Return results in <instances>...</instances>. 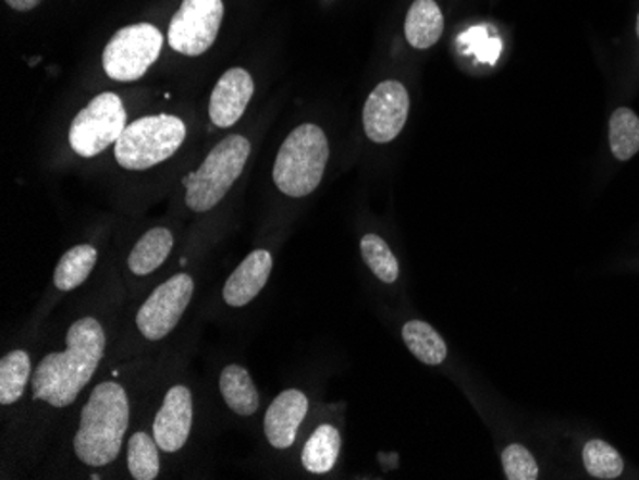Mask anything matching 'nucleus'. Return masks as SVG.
<instances>
[{
	"label": "nucleus",
	"instance_id": "obj_1",
	"mask_svg": "<svg viewBox=\"0 0 639 480\" xmlns=\"http://www.w3.org/2000/svg\"><path fill=\"white\" fill-rule=\"evenodd\" d=\"M106 350L102 325L95 318H81L67 330V348L40 360L33 373L35 401L65 408L77 401L81 391L98 370Z\"/></svg>",
	"mask_w": 639,
	"mask_h": 480
},
{
	"label": "nucleus",
	"instance_id": "obj_2",
	"mask_svg": "<svg viewBox=\"0 0 639 480\" xmlns=\"http://www.w3.org/2000/svg\"><path fill=\"white\" fill-rule=\"evenodd\" d=\"M128 427V398L118 383L96 386L81 411L79 431L73 439V448L83 464L103 467L121 452Z\"/></svg>",
	"mask_w": 639,
	"mask_h": 480
},
{
	"label": "nucleus",
	"instance_id": "obj_3",
	"mask_svg": "<svg viewBox=\"0 0 639 480\" xmlns=\"http://www.w3.org/2000/svg\"><path fill=\"white\" fill-rule=\"evenodd\" d=\"M330 146L324 131L312 123L297 126L278 151L274 182L282 194L305 197L312 194L324 176Z\"/></svg>",
	"mask_w": 639,
	"mask_h": 480
},
{
	"label": "nucleus",
	"instance_id": "obj_4",
	"mask_svg": "<svg viewBox=\"0 0 639 480\" xmlns=\"http://www.w3.org/2000/svg\"><path fill=\"white\" fill-rule=\"evenodd\" d=\"M251 144L242 134H232L217 144L198 171L184 179L186 205L196 213H206L221 204L234 182L244 173Z\"/></svg>",
	"mask_w": 639,
	"mask_h": 480
},
{
	"label": "nucleus",
	"instance_id": "obj_5",
	"mask_svg": "<svg viewBox=\"0 0 639 480\" xmlns=\"http://www.w3.org/2000/svg\"><path fill=\"white\" fill-rule=\"evenodd\" d=\"M186 138V125L174 115H148L126 125L115 143V159L128 171H146L173 158Z\"/></svg>",
	"mask_w": 639,
	"mask_h": 480
},
{
	"label": "nucleus",
	"instance_id": "obj_6",
	"mask_svg": "<svg viewBox=\"0 0 639 480\" xmlns=\"http://www.w3.org/2000/svg\"><path fill=\"white\" fill-rule=\"evenodd\" d=\"M163 48V35L156 25L135 24L119 29L103 48V72L121 83L143 79Z\"/></svg>",
	"mask_w": 639,
	"mask_h": 480
},
{
	"label": "nucleus",
	"instance_id": "obj_7",
	"mask_svg": "<svg viewBox=\"0 0 639 480\" xmlns=\"http://www.w3.org/2000/svg\"><path fill=\"white\" fill-rule=\"evenodd\" d=\"M126 128V110L115 93L96 96L70 126V144L81 158H96Z\"/></svg>",
	"mask_w": 639,
	"mask_h": 480
},
{
	"label": "nucleus",
	"instance_id": "obj_8",
	"mask_svg": "<svg viewBox=\"0 0 639 480\" xmlns=\"http://www.w3.org/2000/svg\"><path fill=\"white\" fill-rule=\"evenodd\" d=\"M222 0H182L169 25V45L184 56H201L213 47L221 29Z\"/></svg>",
	"mask_w": 639,
	"mask_h": 480
},
{
	"label": "nucleus",
	"instance_id": "obj_9",
	"mask_svg": "<svg viewBox=\"0 0 639 480\" xmlns=\"http://www.w3.org/2000/svg\"><path fill=\"white\" fill-rule=\"evenodd\" d=\"M192 295L194 280L188 274H176L159 285L136 315V325L144 337L150 341L165 339L181 322Z\"/></svg>",
	"mask_w": 639,
	"mask_h": 480
},
{
	"label": "nucleus",
	"instance_id": "obj_10",
	"mask_svg": "<svg viewBox=\"0 0 639 480\" xmlns=\"http://www.w3.org/2000/svg\"><path fill=\"white\" fill-rule=\"evenodd\" d=\"M410 113V95L398 81H383L364 106V131L371 143L388 144L403 133Z\"/></svg>",
	"mask_w": 639,
	"mask_h": 480
},
{
	"label": "nucleus",
	"instance_id": "obj_11",
	"mask_svg": "<svg viewBox=\"0 0 639 480\" xmlns=\"http://www.w3.org/2000/svg\"><path fill=\"white\" fill-rule=\"evenodd\" d=\"M192 393L188 386L176 385L165 394V401L153 421V439L165 452H179L192 431Z\"/></svg>",
	"mask_w": 639,
	"mask_h": 480
},
{
	"label": "nucleus",
	"instance_id": "obj_12",
	"mask_svg": "<svg viewBox=\"0 0 639 480\" xmlns=\"http://www.w3.org/2000/svg\"><path fill=\"white\" fill-rule=\"evenodd\" d=\"M255 93L251 75L242 67H232L222 75L209 102V118L221 128L236 125L247 110Z\"/></svg>",
	"mask_w": 639,
	"mask_h": 480
},
{
	"label": "nucleus",
	"instance_id": "obj_13",
	"mask_svg": "<svg viewBox=\"0 0 639 480\" xmlns=\"http://www.w3.org/2000/svg\"><path fill=\"white\" fill-rule=\"evenodd\" d=\"M307 411V396L297 389H290L278 394L265 416V434L269 439L270 446L278 450L293 446Z\"/></svg>",
	"mask_w": 639,
	"mask_h": 480
},
{
	"label": "nucleus",
	"instance_id": "obj_14",
	"mask_svg": "<svg viewBox=\"0 0 639 480\" xmlns=\"http://www.w3.org/2000/svg\"><path fill=\"white\" fill-rule=\"evenodd\" d=\"M270 272H272V255L269 251L259 249L247 255V259L234 270V274L229 278V282L222 290V297L226 300V305L236 308L249 305L269 282Z\"/></svg>",
	"mask_w": 639,
	"mask_h": 480
},
{
	"label": "nucleus",
	"instance_id": "obj_15",
	"mask_svg": "<svg viewBox=\"0 0 639 480\" xmlns=\"http://www.w3.org/2000/svg\"><path fill=\"white\" fill-rule=\"evenodd\" d=\"M444 32V17L434 0H416L404 22V35L411 48L426 50L439 42Z\"/></svg>",
	"mask_w": 639,
	"mask_h": 480
},
{
	"label": "nucleus",
	"instance_id": "obj_16",
	"mask_svg": "<svg viewBox=\"0 0 639 480\" xmlns=\"http://www.w3.org/2000/svg\"><path fill=\"white\" fill-rule=\"evenodd\" d=\"M221 394L226 406L237 416L249 418L259 409V393L249 371L230 364L221 373Z\"/></svg>",
	"mask_w": 639,
	"mask_h": 480
},
{
	"label": "nucleus",
	"instance_id": "obj_17",
	"mask_svg": "<svg viewBox=\"0 0 639 480\" xmlns=\"http://www.w3.org/2000/svg\"><path fill=\"white\" fill-rule=\"evenodd\" d=\"M173 249V234L167 229L146 232L128 255V268L135 276H148L158 270Z\"/></svg>",
	"mask_w": 639,
	"mask_h": 480
},
{
	"label": "nucleus",
	"instance_id": "obj_18",
	"mask_svg": "<svg viewBox=\"0 0 639 480\" xmlns=\"http://www.w3.org/2000/svg\"><path fill=\"white\" fill-rule=\"evenodd\" d=\"M340 431L333 426H320L315 433L310 434V439L305 444L300 461L308 472L324 475V472L332 471L333 465L340 457Z\"/></svg>",
	"mask_w": 639,
	"mask_h": 480
},
{
	"label": "nucleus",
	"instance_id": "obj_19",
	"mask_svg": "<svg viewBox=\"0 0 639 480\" xmlns=\"http://www.w3.org/2000/svg\"><path fill=\"white\" fill-rule=\"evenodd\" d=\"M403 339L406 347L410 348L411 355L416 356L419 362L439 366L446 360V343L429 323L421 320L404 323Z\"/></svg>",
	"mask_w": 639,
	"mask_h": 480
},
{
	"label": "nucleus",
	"instance_id": "obj_20",
	"mask_svg": "<svg viewBox=\"0 0 639 480\" xmlns=\"http://www.w3.org/2000/svg\"><path fill=\"white\" fill-rule=\"evenodd\" d=\"M98 251L93 245H77L63 255L54 270V285L60 292H72L79 287L93 272Z\"/></svg>",
	"mask_w": 639,
	"mask_h": 480
},
{
	"label": "nucleus",
	"instance_id": "obj_21",
	"mask_svg": "<svg viewBox=\"0 0 639 480\" xmlns=\"http://www.w3.org/2000/svg\"><path fill=\"white\" fill-rule=\"evenodd\" d=\"M32 376V358L25 350H12L0 360V404L10 406L22 398Z\"/></svg>",
	"mask_w": 639,
	"mask_h": 480
},
{
	"label": "nucleus",
	"instance_id": "obj_22",
	"mask_svg": "<svg viewBox=\"0 0 639 480\" xmlns=\"http://www.w3.org/2000/svg\"><path fill=\"white\" fill-rule=\"evenodd\" d=\"M611 150L618 161H628L639 151V118L628 108H618L609 125Z\"/></svg>",
	"mask_w": 639,
	"mask_h": 480
},
{
	"label": "nucleus",
	"instance_id": "obj_23",
	"mask_svg": "<svg viewBox=\"0 0 639 480\" xmlns=\"http://www.w3.org/2000/svg\"><path fill=\"white\" fill-rule=\"evenodd\" d=\"M158 442L148 433H136L128 441V471L136 480H153L159 475Z\"/></svg>",
	"mask_w": 639,
	"mask_h": 480
},
{
	"label": "nucleus",
	"instance_id": "obj_24",
	"mask_svg": "<svg viewBox=\"0 0 639 480\" xmlns=\"http://www.w3.org/2000/svg\"><path fill=\"white\" fill-rule=\"evenodd\" d=\"M366 264L383 284H395L398 278V260L391 251V247L378 234H366L360 242Z\"/></svg>",
	"mask_w": 639,
	"mask_h": 480
},
{
	"label": "nucleus",
	"instance_id": "obj_25",
	"mask_svg": "<svg viewBox=\"0 0 639 480\" xmlns=\"http://www.w3.org/2000/svg\"><path fill=\"white\" fill-rule=\"evenodd\" d=\"M586 471L593 479L611 480L620 477L624 471V459L611 444L603 441H590L582 452Z\"/></svg>",
	"mask_w": 639,
	"mask_h": 480
},
{
	"label": "nucleus",
	"instance_id": "obj_26",
	"mask_svg": "<svg viewBox=\"0 0 639 480\" xmlns=\"http://www.w3.org/2000/svg\"><path fill=\"white\" fill-rule=\"evenodd\" d=\"M505 477L509 480L538 479V465L529 450L521 444H512L502 454Z\"/></svg>",
	"mask_w": 639,
	"mask_h": 480
},
{
	"label": "nucleus",
	"instance_id": "obj_27",
	"mask_svg": "<svg viewBox=\"0 0 639 480\" xmlns=\"http://www.w3.org/2000/svg\"><path fill=\"white\" fill-rule=\"evenodd\" d=\"M489 39V29L487 27H471L469 32L464 33L462 37H459V42L462 45H466V47L471 48V50H477V48L481 47L484 40Z\"/></svg>",
	"mask_w": 639,
	"mask_h": 480
},
{
	"label": "nucleus",
	"instance_id": "obj_28",
	"mask_svg": "<svg viewBox=\"0 0 639 480\" xmlns=\"http://www.w3.org/2000/svg\"><path fill=\"white\" fill-rule=\"evenodd\" d=\"M502 52V42L497 39H487L482 42L481 47L475 50V54L479 56L481 62L494 63L496 62L497 56Z\"/></svg>",
	"mask_w": 639,
	"mask_h": 480
},
{
	"label": "nucleus",
	"instance_id": "obj_29",
	"mask_svg": "<svg viewBox=\"0 0 639 480\" xmlns=\"http://www.w3.org/2000/svg\"><path fill=\"white\" fill-rule=\"evenodd\" d=\"M10 9L20 10V12H27L35 7H39L40 0H4Z\"/></svg>",
	"mask_w": 639,
	"mask_h": 480
},
{
	"label": "nucleus",
	"instance_id": "obj_30",
	"mask_svg": "<svg viewBox=\"0 0 639 480\" xmlns=\"http://www.w3.org/2000/svg\"><path fill=\"white\" fill-rule=\"evenodd\" d=\"M636 32H638V37H639V16H638V24H636Z\"/></svg>",
	"mask_w": 639,
	"mask_h": 480
}]
</instances>
